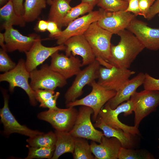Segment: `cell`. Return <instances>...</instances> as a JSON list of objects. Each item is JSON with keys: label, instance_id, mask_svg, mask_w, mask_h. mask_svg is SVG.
<instances>
[{"label": "cell", "instance_id": "obj_8", "mask_svg": "<svg viewBox=\"0 0 159 159\" xmlns=\"http://www.w3.org/2000/svg\"><path fill=\"white\" fill-rule=\"evenodd\" d=\"M93 113L91 108L81 106L75 124L69 132L75 138H84L99 143L104 135L102 132L96 130L92 124L90 117Z\"/></svg>", "mask_w": 159, "mask_h": 159}, {"label": "cell", "instance_id": "obj_9", "mask_svg": "<svg viewBox=\"0 0 159 159\" xmlns=\"http://www.w3.org/2000/svg\"><path fill=\"white\" fill-rule=\"evenodd\" d=\"M30 85L34 90L46 89L54 90L57 87H62L67 83V79L52 70L47 64L39 69L30 72Z\"/></svg>", "mask_w": 159, "mask_h": 159}, {"label": "cell", "instance_id": "obj_39", "mask_svg": "<svg viewBox=\"0 0 159 159\" xmlns=\"http://www.w3.org/2000/svg\"><path fill=\"white\" fill-rule=\"evenodd\" d=\"M60 94L59 92H56L51 98L45 101L40 103L39 107L43 108H47L49 109L57 108L58 107L56 106L57 100Z\"/></svg>", "mask_w": 159, "mask_h": 159}, {"label": "cell", "instance_id": "obj_24", "mask_svg": "<svg viewBox=\"0 0 159 159\" xmlns=\"http://www.w3.org/2000/svg\"><path fill=\"white\" fill-rule=\"evenodd\" d=\"M0 15L4 20V28L13 25L24 27L26 24L22 16L18 14L15 11L14 5L10 0L0 9Z\"/></svg>", "mask_w": 159, "mask_h": 159}, {"label": "cell", "instance_id": "obj_28", "mask_svg": "<svg viewBox=\"0 0 159 159\" xmlns=\"http://www.w3.org/2000/svg\"><path fill=\"white\" fill-rule=\"evenodd\" d=\"M86 139L75 138L73 153L74 159H94L90 145Z\"/></svg>", "mask_w": 159, "mask_h": 159}, {"label": "cell", "instance_id": "obj_38", "mask_svg": "<svg viewBox=\"0 0 159 159\" xmlns=\"http://www.w3.org/2000/svg\"><path fill=\"white\" fill-rule=\"evenodd\" d=\"M128 4L127 9L125 11L133 14L135 16H141L139 6V0H124Z\"/></svg>", "mask_w": 159, "mask_h": 159}, {"label": "cell", "instance_id": "obj_40", "mask_svg": "<svg viewBox=\"0 0 159 159\" xmlns=\"http://www.w3.org/2000/svg\"><path fill=\"white\" fill-rule=\"evenodd\" d=\"M159 13V0H156L150 8L146 19L149 20L152 19Z\"/></svg>", "mask_w": 159, "mask_h": 159}, {"label": "cell", "instance_id": "obj_5", "mask_svg": "<svg viewBox=\"0 0 159 159\" xmlns=\"http://www.w3.org/2000/svg\"><path fill=\"white\" fill-rule=\"evenodd\" d=\"M91 92L84 97L69 102L66 105L67 107L83 105L91 108L93 111L92 119L95 121L102 107L113 97L116 92L107 90L99 85L95 81L90 85Z\"/></svg>", "mask_w": 159, "mask_h": 159}, {"label": "cell", "instance_id": "obj_30", "mask_svg": "<svg viewBox=\"0 0 159 159\" xmlns=\"http://www.w3.org/2000/svg\"><path fill=\"white\" fill-rule=\"evenodd\" d=\"M150 153L142 150H134L122 147L118 154L119 159H154Z\"/></svg>", "mask_w": 159, "mask_h": 159}, {"label": "cell", "instance_id": "obj_25", "mask_svg": "<svg viewBox=\"0 0 159 159\" xmlns=\"http://www.w3.org/2000/svg\"><path fill=\"white\" fill-rule=\"evenodd\" d=\"M67 0H52L48 21L56 23L61 29L63 20L71 9Z\"/></svg>", "mask_w": 159, "mask_h": 159}, {"label": "cell", "instance_id": "obj_47", "mask_svg": "<svg viewBox=\"0 0 159 159\" xmlns=\"http://www.w3.org/2000/svg\"><path fill=\"white\" fill-rule=\"evenodd\" d=\"M69 3H70V2L72 0H67Z\"/></svg>", "mask_w": 159, "mask_h": 159}, {"label": "cell", "instance_id": "obj_15", "mask_svg": "<svg viewBox=\"0 0 159 159\" xmlns=\"http://www.w3.org/2000/svg\"><path fill=\"white\" fill-rule=\"evenodd\" d=\"M101 16L100 10L92 11L87 14L71 21L60 35L55 39L58 45L64 44L69 38L73 36L83 35L92 23L98 21Z\"/></svg>", "mask_w": 159, "mask_h": 159}, {"label": "cell", "instance_id": "obj_27", "mask_svg": "<svg viewBox=\"0 0 159 159\" xmlns=\"http://www.w3.org/2000/svg\"><path fill=\"white\" fill-rule=\"evenodd\" d=\"M56 140L55 132L51 131L46 134L29 137L26 142L28 145L32 147H50L55 146Z\"/></svg>", "mask_w": 159, "mask_h": 159}, {"label": "cell", "instance_id": "obj_19", "mask_svg": "<svg viewBox=\"0 0 159 159\" xmlns=\"http://www.w3.org/2000/svg\"><path fill=\"white\" fill-rule=\"evenodd\" d=\"M66 46L65 55H79L82 58V66L88 65L93 62L96 57L90 44L83 35L73 36L64 43Z\"/></svg>", "mask_w": 159, "mask_h": 159}, {"label": "cell", "instance_id": "obj_41", "mask_svg": "<svg viewBox=\"0 0 159 159\" xmlns=\"http://www.w3.org/2000/svg\"><path fill=\"white\" fill-rule=\"evenodd\" d=\"M12 2L15 11L19 15L22 16L24 13L23 0H10Z\"/></svg>", "mask_w": 159, "mask_h": 159}, {"label": "cell", "instance_id": "obj_20", "mask_svg": "<svg viewBox=\"0 0 159 159\" xmlns=\"http://www.w3.org/2000/svg\"><path fill=\"white\" fill-rule=\"evenodd\" d=\"M90 145L92 152L96 159H118L119 151L122 147L120 142L117 138L104 135L99 144L92 141Z\"/></svg>", "mask_w": 159, "mask_h": 159}, {"label": "cell", "instance_id": "obj_10", "mask_svg": "<svg viewBox=\"0 0 159 159\" xmlns=\"http://www.w3.org/2000/svg\"><path fill=\"white\" fill-rule=\"evenodd\" d=\"M100 65L96 59L75 75L74 80L65 94L66 104L77 100L82 94L84 87L86 85H90L98 79Z\"/></svg>", "mask_w": 159, "mask_h": 159}, {"label": "cell", "instance_id": "obj_23", "mask_svg": "<svg viewBox=\"0 0 159 159\" xmlns=\"http://www.w3.org/2000/svg\"><path fill=\"white\" fill-rule=\"evenodd\" d=\"M57 140L55 149L51 159H57L62 154L67 153L73 154L75 138L69 132L55 130Z\"/></svg>", "mask_w": 159, "mask_h": 159}, {"label": "cell", "instance_id": "obj_22", "mask_svg": "<svg viewBox=\"0 0 159 159\" xmlns=\"http://www.w3.org/2000/svg\"><path fill=\"white\" fill-rule=\"evenodd\" d=\"M94 126L103 132L104 135L108 138L114 137L120 142L122 147L132 148L134 145L133 136L135 135L125 132L121 129L111 127L105 123L100 117H97Z\"/></svg>", "mask_w": 159, "mask_h": 159}, {"label": "cell", "instance_id": "obj_29", "mask_svg": "<svg viewBox=\"0 0 159 159\" xmlns=\"http://www.w3.org/2000/svg\"><path fill=\"white\" fill-rule=\"evenodd\" d=\"M94 7L86 3L81 2L69 11L64 19L61 27L67 26L71 21L78 18V17L92 11Z\"/></svg>", "mask_w": 159, "mask_h": 159}, {"label": "cell", "instance_id": "obj_21", "mask_svg": "<svg viewBox=\"0 0 159 159\" xmlns=\"http://www.w3.org/2000/svg\"><path fill=\"white\" fill-rule=\"evenodd\" d=\"M145 79V74L140 72L132 79H129L116 91L115 96L106 104L114 109L124 101L130 100L137 88L143 85Z\"/></svg>", "mask_w": 159, "mask_h": 159}, {"label": "cell", "instance_id": "obj_32", "mask_svg": "<svg viewBox=\"0 0 159 159\" xmlns=\"http://www.w3.org/2000/svg\"><path fill=\"white\" fill-rule=\"evenodd\" d=\"M97 5L105 11L116 12L125 11L128 4L124 0H99Z\"/></svg>", "mask_w": 159, "mask_h": 159}, {"label": "cell", "instance_id": "obj_43", "mask_svg": "<svg viewBox=\"0 0 159 159\" xmlns=\"http://www.w3.org/2000/svg\"><path fill=\"white\" fill-rule=\"evenodd\" d=\"M81 2L87 4L93 7L97 4L99 0H81Z\"/></svg>", "mask_w": 159, "mask_h": 159}, {"label": "cell", "instance_id": "obj_31", "mask_svg": "<svg viewBox=\"0 0 159 159\" xmlns=\"http://www.w3.org/2000/svg\"><path fill=\"white\" fill-rule=\"evenodd\" d=\"M29 149L27 156L24 159H51L55 149V146L50 147H33L27 145Z\"/></svg>", "mask_w": 159, "mask_h": 159}, {"label": "cell", "instance_id": "obj_17", "mask_svg": "<svg viewBox=\"0 0 159 159\" xmlns=\"http://www.w3.org/2000/svg\"><path fill=\"white\" fill-rule=\"evenodd\" d=\"M59 52H55L51 56L50 68L67 80L76 75L82 66L81 60L72 54L67 56L59 53Z\"/></svg>", "mask_w": 159, "mask_h": 159}, {"label": "cell", "instance_id": "obj_12", "mask_svg": "<svg viewBox=\"0 0 159 159\" xmlns=\"http://www.w3.org/2000/svg\"><path fill=\"white\" fill-rule=\"evenodd\" d=\"M99 10L101 16L97 21L99 25L113 34L126 29L136 16L132 13L125 11L111 12L102 8Z\"/></svg>", "mask_w": 159, "mask_h": 159}, {"label": "cell", "instance_id": "obj_45", "mask_svg": "<svg viewBox=\"0 0 159 159\" xmlns=\"http://www.w3.org/2000/svg\"><path fill=\"white\" fill-rule=\"evenodd\" d=\"M9 0H0V5L1 6L4 4H5Z\"/></svg>", "mask_w": 159, "mask_h": 159}, {"label": "cell", "instance_id": "obj_42", "mask_svg": "<svg viewBox=\"0 0 159 159\" xmlns=\"http://www.w3.org/2000/svg\"><path fill=\"white\" fill-rule=\"evenodd\" d=\"M48 21L43 20L39 21L35 27L34 30L41 32H44L47 30Z\"/></svg>", "mask_w": 159, "mask_h": 159}, {"label": "cell", "instance_id": "obj_1", "mask_svg": "<svg viewBox=\"0 0 159 159\" xmlns=\"http://www.w3.org/2000/svg\"><path fill=\"white\" fill-rule=\"evenodd\" d=\"M117 34L120 40L117 45L111 44V56L108 63L111 67L128 69L145 47L137 37L127 29L122 30Z\"/></svg>", "mask_w": 159, "mask_h": 159}, {"label": "cell", "instance_id": "obj_6", "mask_svg": "<svg viewBox=\"0 0 159 159\" xmlns=\"http://www.w3.org/2000/svg\"><path fill=\"white\" fill-rule=\"evenodd\" d=\"M130 99L134 106V126L138 128L143 119L155 111L159 105V91L144 90L139 92L136 91Z\"/></svg>", "mask_w": 159, "mask_h": 159}, {"label": "cell", "instance_id": "obj_33", "mask_svg": "<svg viewBox=\"0 0 159 159\" xmlns=\"http://www.w3.org/2000/svg\"><path fill=\"white\" fill-rule=\"evenodd\" d=\"M16 64L7 54L6 52L1 48L0 50V71L4 72L14 68Z\"/></svg>", "mask_w": 159, "mask_h": 159}, {"label": "cell", "instance_id": "obj_44", "mask_svg": "<svg viewBox=\"0 0 159 159\" xmlns=\"http://www.w3.org/2000/svg\"><path fill=\"white\" fill-rule=\"evenodd\" d=\"M0 45L1 48L5 50V40L4 35L3 34L1 33H0Z\"/></svg>", "mask_w": 159, "mask_h": 159}, {"label": "cell", "instance_id": "obj_4", "mask_svg": "<svg viewBox=\"0 0 159 159\" xmlns=\"http://www.w3.org/2000/svg\"><path fill=\"white\" fill-rule=\"evenodd\" d=\"M133 108V102L130 99L122 103L114 109L106 103L100 111L97 117L100 118L105 123L111 127L122 129L134 135H139L138 128L126 125L120 122L118 118V115L121 113H123L125 116L132 114Z\"/></svg>", "mask_w": 159, "mask_h": 159}, {"label": "cell", "instance_id": "obj_11", "mask_svg": "<svg viewBox=\"0 0 159 159\" xmlns=\"http://www.w3.org/2000/svg\"><path fill=\"white\" fill-rule=\"evenodd\" d=\"M135 72L114 66L100 67L97 82L105 89L117 91Z\"/></svg>", "mask_w": 159, "mask_h": 159}, {"label": "cell", "instance_id": "obj_35", "mask_svg": "<svg viewBox=\"0 0 159 159\" xmlns=\"http://www.w3.org/2000/svg\"><path fill=\"white\" fill-rule=\"evenodd\" d=\"M35 99L40 103L45 101L52 97L54 90L46 89H38L34 91Z\"/></svg>", "mask_w": 159, "mask_h": 159}, {"label": "cell", "instance_id": "obj_16", "mask_svg": "<svg viewBox=\"0 0 159 159\" xmlns=\"http://www.w3.org/2000/svg\"><path fill=\"white\" fill-rule=\"evenodd\" d=\"M126 29L137 37L145 48L159 50V29L152 28L146 23L135 18Z\"/></svg>", "mask_w": 159, "mask_h": 159}, {"label": "cell", "instance_id": "obj_13", "mask_svg": "<svg viewBox=\"0 0 159 159\" xmlns=\"http://www.w3.org/2000/svg\"><path fill=\"white\" fill-rule=\"evenodd\" d=\"M4 104L0 110L1 121L4 127V134L9 136L13 133H17L29 137L44 133L43 132L29 129L20 124L10 111L9 106V97L6 92L2 91Z\"/></svg>", "mask_w": 159, "mask_h": 159}, {"label": "cell", "instance_id": "obj_7", "mask_svg": "<svg viewBox=\"0 0 159 159\" xmlns=\"http://www.w3.org/2000/svg\"><path fill=\"white\" fill-rule=\"evenodd\" d=\"M78 113L74 107H57L40 112L37 117L49 123L56 130L69 132L75 124Z\"/></svg>", "mask_w": 159, "mask_h": 159}, {"label": "cell", "instance_id": "obj_34", "mask_svg": "<svg viewBox=\"0 0 159 159\" xmlns=\"http://www.w3.org/2000/svg\"><path fill=\"white\" fill-rule=\"evenodd\" d=\"M143 85L144 90L159 91V79L154 78L148 73H145Z\"/></svg>", "mask_w": 159, "mask_h": 159}, {"label": "cell", "instance_id": "obj_14", "mask_svg": "<svg viewBox=\"0 0 159 159\" xmlns=\"http://www.w3.org/2000/svg\"><path fill=\"white\" fill-rule=\"evenodd\" d=\"M42 39L39 36L33 43L30 49L25 52L26 59L25 64L26 68L30 72L55 52L65 51L66 46L64 44L53 47H47L43 45Z\"/></svg>", "mask_w": 159, "mask_h": 159}, {"label": "cell", "instance_id": "obj_36", "mask_svg": "<svg viewBox=\"0 0 159 159\" xmlns=\"http://www.w3.org/2000/svg\"><path fill=\"white\" fill-rule=\"evenodd\" d=\"M155 0H139V6L141 16L146 19L150 8Z\"/></svg>", "mask_w": 159, "mask_h": 159}, {"label": "cell", "instance_id": "obj_2", "mask_svg": "<svg viewBox=\"0 0 159 159\" xmlns=\"http://www.w3.org/2000/svg\"><path fill=\"white\" fill-rule=\"evenodd\" d=\"M113 34L101 27L97 21L92 23L83 35L90 44L100 64L110 67L109 61L111 56V40Z\"/></svg>", "mask_w": 159, "mask_h": 159}, {"label": "cell", "instance_id": "obj_26", "mask_svg": "<svg viewBox=\"0 0 159 159\" xmlns=\"http://www.w3.org/2000/svg\"><path fill=\"white\" fill-rule=\"evenodd\" d=\"M47 0H25L23 17L26 22L35 21L46 8Z\"/></svg>", "mask_w": 159, "mask_h": 159}, {"label": "cell", "instance_id": "obj_3", "mask_svg": "<svg viewBox=\"0 0 159 159\" xmlns=\"http://www.w3.org/2000/svg\"><path fill=\"white\" fill-rule=\"evenodd\" d=\"M30 72L27 69L25 61L20 59L16 66L11 70L0 75V81H5L9 84V90L11 92L14 91L15 87L22 89L28 95L30 102L33 106L37 105L34 91L32 89L29 82Z\"/></svg>", "mask_w": 159, "mask_h": 159}, {"label": "cell", "instance_id": "obj_18", "mask_svg": "<svg viewBox=\"0 0 159 159\" xmlns=\"http://www.w3.org/2000/svg\"><path fill=\"white\" fill-rule=\"evenodd\" d=\"M4 34L5 44V50L11 52L16 50L25 52L31 48L34 42L39 37L35 34L28 36H24L13 26L4 28Z\"/></svg>", "mask_w": 159, "mask_h": 159}, {"label": "cell", "instance_id": "obj_48", "mask_svg": "<svg viewBox=\"0 0 159 159\" xmlns=\"http://www.w3.org/2000/svg\"><path fill=\"white\" fill-rule=\"evenodd\" d=\"M158 16L159 17V13L158 14Z\"/></svg>", "mask_w": 159, "mask_h": 159}, {"label": "cell", "instance_id": "obj_37", "mask_svg": "<svg viewBox=\"0 0 159 159\" xmlns=\"http://www.w3.org/2000/svg\"><path fill=\"white\" fill-rule=\"evenodd\" d=\"M48 21L47 30L49 32V37L55 39L61 34L62 31L54 22Z\"/></svg>", "mask_w": 159, "mask_h": 159}, {"label": "cell", "instance_id": "obj_46", "mask_svg": "<svg viewBox=\"0 0 159 159\" xmlns=\"http://www.w3.org/2000/svg\"><path fill=\"white\" fill-rule=\"evenodd\" d=\"M47 3L49 5H51L52 2V0H47Z\"/></svg>", "mask_w": 159, "mask_h": 159}]
</instances>
